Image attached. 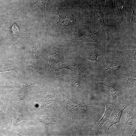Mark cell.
I'll return each instance as SVG.
<instances>
[{
    "label": "cell",
    "instance_id": "cell-1",
    "mask_svg": "<svg viewBox=\"0 0 136 136\" xmlns=\"http://www.w3.org/2000/svg\"><path fill=\"white\" fill-rule=\"evenodd\" d=\"M53 15L58 16V21L50 26L54 32H71L74 29V33L82 27L86 22L87 15L85 12L75 6L66 4L65 1L53 12Z\"/></svg>",
    "mask_w": 136,
    "mask_h": 136
},
{
    "label": "cell",
    "instance_id": "cell-2",
    "mask_svg": "<svg viewBox=\"0 0 136 136\" xmlns=\"http://www.w3.org/2000/svg\"><path fill=\"white\" fill-rule=\"evenodd\" d=\"M133 101L131 97H123L117 101H116L109 121L108 128V133L110 128L117 123H119L124 110L131 104Z\"/></svg>",
    "mask_w": 136,
    "mask_h": 136
},
{
    "label": "cell",
    "instance_id": "cell-3",
    "mask_svg": "<svg viewBox=\"0 0 136 136\" xmlns=\"http://www.w3.org/2000/svg\"><path fill=\"white\" fill-rule=\"evenodd\" d=\"M63 96V111L68 114L82 113L95 108L94 106L84 105L73 101L59 89Z\"/></svg>",
    "mask_w": 136,
    "mask_h": 136
},
{
    "label": "cell",
    "instance_id": "cell-4",
    "mask_svg": "<svg viewBox=\"0 0 136 136\" xmlns=\"http://www.w3.org/2000/svg\"><path fill=\"white\" fill-rule=\"evenodd\" d=\"M49 60L46 69H52L57 63L63 62L66 49L55 47L52 45L48 46Z\"/></svg>",
    "mask_w": 136,
    "mask_h": 136
},
{
    "label": "cell",
    "instance_id": "cell-5",
    "mask_svg": "<svg viewBox=\"0 0 136 136\" xmlns=\"http://www.w3.org/2000/svg\"><path fill=\"white\" fill-rule=\"evenodd\" d=\"M116 102L115 100H112L109 98L104 100L106 110L103 116L96 124L97 130H99L105 123L109 120Z\"/></svg>",
    "mask_w": 136,
    "mask_h": 136
},
{
    "label": "cell",
    "instance_id": "cell-6",
    "mask_svg": "<svg viewBox=\"0 0 136 136\" xmlns=\"http://www.w3.org/2000/svg\"><path fill=\"white\" fill-rule=\"evenodd\" d=\"M104 29L102 28H100L96 32L92 34L89 35L84 34L83 36L81 38L64 41L67 42L80 40L81 41L80 43L92 42L98 43L104 39L105 36L106 32Z\"/></svg>",
    "mask_w": 136,
    "mask_h": 136
},
{
    "label": "cell",
    "instance_id": "cell-7",
    "mask_svg": "<svg viewBox=\"0 0 136 136\" xmlns=\"http://www.w3.org/2000/svg\"><path fill=\"white\" fill-rule=\"evenodd\" d=\"M94 11L93 16L92 20L96 25L101 26L104 29H107L111 27H114L117 25H109L105 22L104 18V14L101 12L99 5H94Z\"/></svg>",
    "mask_w": 136,
    "mask_h": 136
},
{
    "label": "cell",
    "instance_id": "cell-8",
    "mask_svg": "<svg viewBox=\"0 0 136 136\" xmlns=\"http://www.w3.org/2000/svg\"><path fill=\"white\" fill-rule=\"evenodd\" d=\"M63 69L69 70L72 72L75 71L81 74L84 72L86 67L84 65L81 63L75 61L68 62L62 64L55 73L53 77L59 71Z\"/></svg>",
    "mask_w": 136,
    "mask_h": 136
},
{
    "label": "cell",
    "instance_id": "cell-9",
    "mask_svg": "<svg viewBox=\"0 0 136 136\" xmlns=\"http://www.w3.org/2000/svg\"><path fill=\"white\" fill-rule=\"evenodd\" d=\"M81 74L76 76L70 77L65 75H62V80L64 82L70 84L75 89L78 95L80 92L82 78Z\"/></svg>",
    "mask_w": 136,
    "mask_h": 136
},
{
    "label": "cell",
    "instance_id": "cell-10",
    "mask_svg": "<svg viewBox=\"0 0 136 136\" xmlns=\"http://www.w3.org/2000/svg\"><path fill=\"white\" fill-rule=\"evenodd\" d=\"M98 83L103 85L110 91L112 97V100H116L117 97L121 96L122 94L120 88L115 83L111 82L106 83L100 82Z\"/></svg>",
    "mask_w": 136,
    "mask_h": 136
},
{
    "label": "cell",
    "instance_id": "cell-11",
    "mask_svg": "<svg viewBox=\"0 0 136 136\" xmlns=\"http://www.w3.org/2000/svg\"><path fill=\"white\" fill-rule=\"evenodd\" d=\"M136 120L135 109L128 108L125 119L124 129L130 131Z\"/></svg>",
    "mask_w": 136,
    "mask_h": 136
},
{
    "label": "cell",
    "instance_id": "cell-12",
    "mask_svg": "<svg viewBox=\"0 0 136 136\" xmlns=\"http://www.w3.org/2000/svg\"><path fill=\"white\" fill-rule=\"evenodd\" d=\"M34 3L39 8L42 16L48 23L50 24L47 20L46 13L45 10V6L47 0H29Z\"/></svg>",
    "mask_w": 136,
    "mask_h": 136
},
{
    "label": "cell",
    "instance_id": "cell-13",
    "mask_svg": "<svg viewBox=\"0 0 136 136\" xmlns=\"http://www.w3.org/2000/svg\"><path fill=\"white\" fill-rule=\"evenodd\" d=\"M33 83L28 81H22L15 84L0 86V88H22L26 89L29 87Z\"/></svg>",
    "mask_w": 136,
    "mask_h": 136
},
{
    "label": "cell",
    "instance_id": "cell-14",
    "mask_svg": "<svg viewBox=\"0 0 136 136\" xmlns=\"http://www.w3.org/2000/svg\"><path fill=\"white\" fill-rule=\"evenodd\" d=\"M40 45L39 44L35 47H32L31 46L32 49V55L30 60L27 63H29L32 66L36 69L40 68L38 62L37 56L36 54V50Z\"/></svg>",
    "mask_w": 136,
    "mask_h": 136
},
{
    "label": "cell",
    "instance_id": "cell-15",
    "mask_svg": "<svg viewBox=\"0 0 136 136\" xmlns=\"http://www.w3.org/2000/svg\"><path fill=\"white\" fill-rule=\"evenodd\" d=\"M121 66V65L118 63H114L111 65H109L105 67V73L108 75H113L119 70Z\"/></svg>",
    "mask_w": 136,
    "mask_h": 136
},
{
    "label": "cell",
    "instance_id": "cell-16",
    "mask_svg": "<svg viewBox=\"0 0 136 136\" xmlns=\"http://www.w3.org/2000/svg\"><path fill=\"white\" fill-rule=\"evenodd\" d=\"M115 7L119 15L120 16L123 15L125 11V6L122 0H116Z\"/></svg>",
    "mask_w": 136,
    "mask_h": 136
},
{
    "label": "cell",
    "instance_id": "cell-17",
    "mask_svg": "<svg viewBox=\"0 0 136 136\" xmlns=\"http://www.w3.org/2000/svg\"><path fill=\"white\" fill-rule=\"evenodd\" d=\"M100 54L97 51L93 50L90 51L88 53L87 58L91 61H96L99 62H101L97 60V57L100 56Z\"/></svg>",
    "mask_w": 136,
    "mask_h": 136
},
{
    "label": "cell",
    "instance_id": "cell-18",
    "mask_svg": "<svg viewBox=\"0 0 136 136\" xmlns=\"http://www.w3.org/2000/svg\"><path fill=\"white\" fill-rule=\"evenodd\" d=\"M10 114L13 120V125L16 124L21 121L25 120V116L23 115L16 114L13 113H11Z\"/></svg>",
    "mask_w": 136,
    "mask_h": 136
},
{
    "label": "cell",
    "instance_id": "cell-19",
    "mask_svg": "<svg viewBox=\"0 0 136 136\" xmlns=\"http://www.w3.org/2000/svg\"><path fill=\"white\" fill-rule=\"evenodd\" d=\"M123 80L125 81L128 86L132 88H136V79L128 78L127 77L122 78Z\"/></svg>",
    "mask_w": 136,
    "mask_h": 136
},
{
    "label": "cell",
    "instance_id": "cell-20",
    "mask_svg": "<svg viewBox=\"0 0 136 136\" xmlns=\"http://www.w3.org/2000/svg\"><path fill=\"white\" fill-rule=\"evenodd\" d=\"M114 7L113 0H106V3L104 9L106 12H109L113 10Z\"/></svg>",
    "mask_w": 136,
    "mask_h": 136
},
{
    "label": "cell",
    "instance_id": "cell-21",
    "mask_svg": "<svg viewBox=\"0 0 136 136\" xmlns=\"http://www.w3.org/2000/svg\"><path fill=\"white\" fill-rule=\"evenodd\" d=\"M136 11L135 10H133L131 16V22H134L135 24L136 23Z\"/></svg>",
    "mask_w": 136,
    "mask_h": 136
},
{
    "label": "cell",
    "instance_id": "cell-22",
    "mask_svg": "<svg viewBox=\"0 0 136 136\" xmlns=\"http://www.w3.org/2000/svg\"><path fill=\"white\" fill-rule=\"evenodd\" d=\"M90 2L93 4H96L99 5V3L100 0H88Z\"/></svg>",
    "mask_w": 136,
    "mask_h": 136
},
{
    "label": "cell",
    "instance_id": "cell-23",
    "mask_svg": "<svg viewBox=\"0 0 136 136\" xmlns=\"http://www.w3.org/2000/svg\"><path fill=\"white\" fill-rule=\"evenodd\" d=\"M73 132L74 133V134L76 135H78V136H81L83 134H82V133H81V132L79 131H74L72 130Z\"/></svg>",
    "mask_w": 136,
    "mask_h": 136
},
{
    "label": "cell",
    "instance_id": "cell-24",
    "mask_svg": "<svg viewBox=\"0 0 136 136\" xmlns=\"http://www.w3.org/2000/svg\"><path fill=\"white\" fill-rule=\"evenodd\" d=\"M136 128H135V129L133 133L132 134V135H131L132 136H135L136 135Z\"/></svg>",
    "mask_w": 136,
    "mask_h": 136
},
{
    "label": "cell",
    "instance_id": "cell-25",
    "mask_svg": "<svg viewBox=\"0 0 136 136\" xmlns=\"http://www.w3.org/2000/svg\"><path fill=\"white\" fill-rule=\"evenodd\" d=\"M65 0H57V1H59L60 3H62L64 2Z\"/></svg>",
    "mask_w": 136,
    "mask_h": 136
},
{
    "label": "cell",
    "instance_id": "cell-26",
    "mask_svg": "<svg viewBox=\"0 0 136 136\" xmlns=\"http://www.w3.org/2000/svg\"><path fill=\"white\" fill-rule=\"evenodd\" d=\"M135 0V1L136 0Z\"/></svg>",
    "mask_w": 136,
    "mask_h": 136
}]
</instances>
